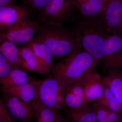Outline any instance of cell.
Returning a JSON list of instances; mask_svg holds the SVG:
<instances>
[{
    "mask_svg": "<svg viewBox=\"0 0 122 122\" xmlns=\"http://www.w3.org/2000/svg\"><path fill=\"white\" fill-rule=\"evenodd\" d=\"M80 82L82 85L87 102L101 98L104 85L100 74L95 70L89 72Z\"/></svg>",
    "mask_w": 122,
    "mask_h": 122,
    "instance_id": "obj_12",
    "label": "cell"
},
{
    "mask_svg": "<svg viewBox=\"0 0 122 122\" xmlns=\"http://www.w3.org/2000/svg\"></svg>",
    "mask_w": 122,
    "mask_h": 122,
    "instance_id": "obj_34",
    "label": "cell"
},
{
    "mask_svg": "<svg viewBox=\"0 0 122 122\" xmlns=\"http://www.w3.org/2000/svg\"><path fill=\"white\" fill-rule=\"evenodd\" d=\"M103 68L108 71L122 69V38L111 34L105 44L102 59Z\"/></svg>",
    "mask_w": 122,
    "mask_h": 122,
    "instance_id": "obj_6",
    "label": "cell"
},
{
    "mask_svg": "<svg viewBox=\"0 0 122 122\" xmlns=\"http://www.w3.org/2000/svg\"><path fill=\"white\" fill-rule=\"evenodd\" d=\"M76 10L85 18L95 17L103 13L108 2L106 0H73Z\"/></svg>",
    "mask_w": 122,
    "mask_h": 122,
    "instance_id": "obj_14",
    "label": "cell"
},
{
    "mask_svg": "<svg viewBox=\"0 0 122 122\" xmlns=\"http://www.w3.org/2000/svg\"><path fill=\"white\" fill-rule=\"evenodd\" d=\"M37 122H54L57 116V112L36 103L35 105Z\"/></svg>",
    "mask_w": 122,
    "mask_h": 122,
    "instance_id": "obj_22",
    "label": "cell"
},
{
    "mask_svg": "<svg viewBox=\"0 0 122 122\" xmlns=\"http://www.w3.org/2000/svg\"><path fill=\"white\" fill-rule=\"evenodd\" d=\"M68 115L72 122H97L93 110L87 106L78 110H70Z\"/></svg>",
    "mask_w": 122,
    "mask_h": 122,
    "instance_id": "obj_20",
    "label": "cell"
},
{
    "mask_svg": "<svg viewBox=\"0 0 122 122\" xmlns=\"http://www.w3.org/2000/svg\"><path fill=\"white\" fill-rule=\"evenodd\" d=\"M4 101L11 115L15 118L28 121L36 117V109L31 104L17 98L5 95Z\"/></svg>",
    "mask_w": 122,
    "mask_h": 122,
    "instance_id": "obj_10",
    "label": "cell"
},
{
    "mask_svg": "<svg viewBox=\"0 0 122 122\" xmlns=\"http://www.w3.org/2000/svg\"><path fill=\"white\" fill-rule=\"evenodd\" d=\"M20 55L23 60L24 69L43 75L50 72L44 66L38 58L35 53L28 45L19 48Z\"/></svg>",
    "mask_w": 122,
    "mask_h": 122,
    "instance_id": "obj_15",
    "label": "cell"
},
{
    "mask_svg": "<svg viewBox=\"0 0 122 122\" xmlns=\"http://www.w3.org/2000/svg\"><path fill=\"white\" fill-rule=\"evenodd\" d=\"M25 1H26V0H25Z\"/></svg>",
    "mask_w": 122,
    "mask_h": 122,
    "instance_id": "obj_32",
    "label": "cell"
},
{
    "mask_svg": "<svg viewBox=\"0 0 122 122\" xmlns=\"http://www.w3.org/2000/svg\"><path fill=\"white\" fill-rule=\"evenodd\" d=\"M74 29L80 47L90 55L97 65L102 59L106 42L111 35L102 17L85 18Z\"/></svg>",
    "mask_w": 122,
    "mask_h": 122,
    "instance_id": "obj_3",
    "label": "cell"
},
{
    "mask_svg": "<svg viewBox=\"0 0 122 122\" xmlns=\"http://www.w3.org/2000/svg\"><path fill=\"white\" fill-rule=\"evenodd\" d=\"M24 69H15L6 77L0 79L2 86H14L27 83L33 80Z\"/></svg>",
    "mask_w": 122,
    "mask_h": 122,
    "instance_id": "obj_19",
    "label": "cell"
},
{
    "mask_svg": "<svg viewBox=\"0 0 122 122\" xmlns=\"http://www.w3.org/2000/svg\"><path fill=\"white\" fill-rule=\"evenodd\" d=\"M55 122H65L64 119L61 116L58 115Z\"/></svg>",
    "mask_w": 122,
    "mask_h": 122,
    "instance_id": "obj_28",
    "label": "cell"
},
{
    "mask_svg": "<svg viewBox=\"0 0 122 122\" xmlns=\"http://www.w3.org/2000/svg\"><path fill=\"white\" fill-rule=\"evenodd\" d=\"M60 85L53 77L37 81L36 102L57 111L56 100Z\"/></svg>",
    "mask_w": 122,
    "mask_h": 122,
    "instance_id": "obj_7",
    "label": "cell"
},
{
    "mask_svg": "<svg viewBox=\"0 0 122 122\" xmlns=\"http://www.w3.org/2000/svg\"><path fill=\"white\" fill-rule=\"evenodd\" d=\"M0 43V52L18 68L25 70L23 67V61L20 55L19 48L16 44L8 41H4Z\"/></svg>",
    "mask_w": 122,
    "mask_h": 122,
    "instance_id": "obj_18",
    "label": "cell"
},
{
    "mask_svg": "<svg viewBox=\"0 0 122 122\" xmlns=\"http://www.w3.org/2000/svg\"><path fill=\"white\" fill-rule=\"evenodd\" d=\"M106 0L107 1V2H109V1H110L111 0Z\"/></svg>",
    "mask_w": 122,
    "mask_h": 122,
    "instance_id": "obj_30",
    "label": "cell"
},
{
    "mask_svg": "<svg viewBox=\"0 0 122 122\" xmlns=\"http://www.w3.org/2000/svg\"><path fill=\"white\" fill-rule=\"evenodd\" d=\"M0 122H9L5 119L2 118H0Z\"/></svg>",
    "mask_w": 122,
    "mask_h": 122,
    "instance_id": "obj_29",
    "label": "cell"
},
{
    "mask_svg": "<svg viewBox=\"0 0 122 122\" xmlns=\"http://www.w3.org/2000/svg\"><path fill=\"white\" fill-rule=\"evenodd\" d=\"M97 105L103 107L110 110L122 114L119 103L111 91L104 86L103 92L101 98L97 100Z\"/></svg>",
    "mask_w": 122,
    "mask_h": 122,
    "instance_id": "obj_21",
    "label": "cell"
},
{
    "mask_svg": "<svg viewBox=\"0 0 122 122\" xmlns=\"http://www.w3.org/2000/svg\"><path fill=\"white\" fill-rule=\"evenodd\" d=\"M102 79L104 86L111 91L120 103L122 113V72L120 70L108 72Z\"/></svg>",
    "mask_w": 122,
    "mask_h": 122,
    "instance_id": "obj_17",
    "label": "cell"
},
{
    "mask_svg": "<svg viewBox=\"0 0 122 122\" xmlns=\"http://www.w3.org/2000/svg\"><path fill=\"white\" fill-rule=\"evenodd\" d=\"M73 0H52L40 13L38 20L43 23L64 25L75 19Z\"/></svg>",
    "mask_w": 122,
    "mask_h": 122,
    "instance_id": "obj_4",
    "label": "cell"
},
{
    "mask_svg": "<svg viewBox=\"0 0 122 122\" xmlns=\"http://www.w3.org/2000/svg\"><path fill=\"white\" fill-rule=\"evenodd\" d=\"M27 45L32 48L42 65L50 72H52L53 58L48 47L36 37Z\"/></svg>",
    "mask_w": 122,
    "mask_h": 122,
    "instance_id": "obj_16",
    "label": "cell"
},
{
    "mask_svg": "<svg viewBox=\"0 0 122 122\" xmlns=\"http://www.w3.org/2000/svg\"><path fill=\"white\" fill-rule=\"evenodd\" d=\"M10 112L2 99L0 100V118L5 119L9 122H14Z\"/></svg>",
    "mask_w": 122,
    "mask_h": 122,
    "instance_id": "obj_26",
    "label": "cell"
},
{
    "mask_svg": "<svg viewBox=\"0 0 122 122\" xmlns=\"http://www.w3.org/2000/svg\"><path fill=\"white\" fill-rule=\"evenodd\" d=\"M52 0H26V4L33 10L41 13Z\"/></svg>",
    "mask_w": 122,
    "mask_h": 122,
    "instance_id": "obj_24",
    "label": "cell"
},
{
    "mask_svg": "<svg viewBox=\"0 0 122 122\" xmlns=\"http://www.w3.org/2000/svg\"><path fill=\"white\" fill-rule=\"evenodd\" d=\"M87 103L81 82L66 87L65 107L70 110H78L87 106Z\"/></svg>",
    "mask_w": 122,
    "mask_h": 122,
    "instance_id": "obj_13",
    "label": "cell"
},
{
    "mask_svg": "<svg viewBox=\"0 0 122 122\" xmlns=\"http://www.w3.org/2000/svg\"><path fill=\"white\" fill-rule=\"evenodd\" d=\"M37 81L33 79L27 83L12 86H2L1 90L5 95L12 96L33 105L36 103Z\"/></svg>",
    "mask_w": 122,
    "mask_h": 122,
    "instance_id": "obj_11",
    "label": "cell"
},
{
    "mask_svg": "<svg viewBox=\"0 0 122 122\" xmlns=\"http://www.w3.org/2000/svg\"><path fill=\"white\" fill-rule=\"evenodd\" d=\"M15 69H20L11 62L0 52V79L4 78L12 71Z\"/></svg>",
    "mask_w": 122,
    "mask_h": 122,
    "instance_id": "obj_23",
    "label": "cell"
},
{
    "mask_svg": "<svg viewBox=\"0 0 122 122\" xmlns=\"http://www.w3.org/2000/svg\"><path fill=\"white\" fill-rule=\"evenodd\" d=\"M66 87L60 83L56 100V110L58 112L65 107Z\"/></svg>",
    "mask_w": 122,
    "mask_h": 122,
    "instance_id": "obj_25",
    "label": "cell"
},
{
    "mask_svg": "<svg viewBox=\"0 0 122 122\" xmlns=\"http://www.w3.org/2000/svg\"><path fill=\"white\" fill-rule=\"evenodd\" d=\"M97 65L90 55L81 48H78L54 65L52 71L53 77L66 87L81 82Z\"/></svg>",
    "mask_w": 122,
    "mask_h": 122,
    "instance_id": "obj_1",
    "label": "cell"
},
{
    "mask_svg": "<svg viewBox=\"0 0 122 122\" xmlns=\"http://www.w3.org/2000/svg\"><path fill=\"white\" fill-rule=\"evenodd\" d=\"M36 37L48 47L53 58L59 59L81 48L75 29L62 24L41 22Z\"/></svg>",
    "mask_w": 122,
    "mask_h": 122,
    "instance_id": "obj_2",
    "label": "cell"
},
{
    "mask_svg": "<svg viewBox=\"0 0 122 122\" xmlns=\"http://www.w3.org/2000/svg\"></svg>",
    "mask_w": 122,
    "mask_h": 122,
    "instance_id": "obj_33",
    "label": "cell"
},
{
    "mask_svg": "<svg viewBox=\"0 0 122 122\" xmlns=\"http://www.w3.org/2000/svg\"><path fill=\"white\" fill-rule=\"evenodd\" d=\"M41 22L39 20L26 18L14 26L0 31V41H8L15 44L27 45L40 29Z\"/></svg>",
    "mask_w": 122,
    "mask_h": 122,
    "instance_id": "obj_5",
    "label": "cell"
},
{
    "mask_svg": "<svg viewBox=\"0 0 122 122\" xmlns=\"http://www.w3.org/2000/svg\"><path fill=\"white\" fill-rule=\"evenodd\" d=\"M15 0H0V8L14 5Z\"/></svg>",
    "mask_w": 122,
    "mask_h": 122,
    "instance_id": "obj_27",
    "label": "cell"
},
{
    "mask_svg": "<svg viewBox=\"0 0 122 122\" xmlns=\"http://www.w3.org/2000/svg\"><path fill=\"white\" fill-rule=\"evenodd\" d=\"M121 36H122V35H121Z\"/></svg>",
    "mask_w": 122,
    "mask_h": 122,
    "instance_id": "obj_31",
    "label": "cell"
},
{
    "mask_svg": "<svg viewBox=\"0 0 122 122\" xmlns=\"http://www.w3.org/2000/svg\"><path fill=\"white\" fill-rule=\"evenodd\" d=\"M102 17L111 34H122V0H111L107 3Z\"/></svg>",
    "mask_w": 122,
    "mask_h": 122,
    "instance_id": "obj_8",
    "label": "cell"
},
{
    "mask_svg": "<svg viewBox=\"0 0 122 122\" xmlns=\"http://www.w3.org/2000/svg\"><path fill=\"white\" fill-rule=\"evenodd\" d=\"M28 7L14 5L0 8V31L6 30L28 18Z\"/></svg>",
    "mask_w": 122,
    "mask_h": 122,
    "instance_id": "obj_9",
    "label": "cell"
}]
</instances>
